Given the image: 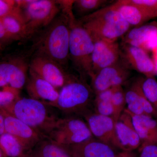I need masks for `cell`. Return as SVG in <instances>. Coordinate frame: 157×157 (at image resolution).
Segmentation results:
<instances>
[{
    "mask_svg": "<svg viewBox=\"0 0 157 157\" xmlns=\"http://www.w3.org/2000/svg\"><path fill=\"white\" fill-rule=\"evenodd\" d=\"M111 6L120 13L131 26H140L151 19L143 9L131 2L130 0L118 1Z\"/></svg>",
    "mask_w": 157,
    "mask_h": 157,
    "instance_id": "cell-21",
    "label": "cell"
},
{
    "mask_svg": "<svg viewBox=\"0 0 157 157\" xmlns=\"http://www.w3.org/2000/svg\"><path fill=\"white\" fill-rule=\"evenodd\" d=\"M113 88L111 102L114 109L113 119L116 122L125 109V93L122 86H115Z\"/></svg>",
    "mask_w": 157,
    "mask_h": 157,
    "instance_id": "cell-26",
    "label": "cell"
},
{
    "mask_svg": "<svg viewBox=\"0 0 157 157\" xmlns=\"http://www.w3.org/2000/svg\"><path fill=\"white\" fill-rule=\"evenodd\" d=\"M6 133L4 123V117L0 110V136Z\"/></svg>",
    "mask_w": 157,
    "mask_h": 157,
    "instance_id": "cell-35",
    "label": "cell"
},
{
    "mask_svg": "<svg viewBox=\"0 0 157 157\" xmlns=\"http://www.w3.org/2000/svg\"><path fill=\"white\" fill-rule=\"evenodd\" d=\"M127 110L134 115H146L157 117V113L144 95L141 86V78L134 81L125 90Z\"/></svg>",
    "mask_w": 157,
    "mask_h": 157,
    "instance_id": "cell-16",
    "label": "cell"
},
{
    "mask_svg": "<svg viewBox=\"0 0 157 157\" xmlns=\"http://www.w3.org/2000/svg\"><path fill=\"white\" fill-rule=\"evenodd\" d=\"M31 151L37 157H73L64 147L47 138L39 142Z\"/></svg>",
    "mask_w": 157,
    "mask_h": 157,
    "instance_id": "cell-23",
    "label": "cell"
},
{
    "mask_svg": "<svg viewBox=\"0 0 157 157\" xmlns=\"http://www.w3.org/2000/svg\"><path fill=\"white\" fill-rule=\"evenodd\" d=\"M70 58L81 74L90 77L94 42L75 16L70 18Z\"/></svg>",
    "mask_w": 157,
    "mask_h": 157,
    "instance_id": "cell-5",
    "label": "cell"
},
{
    "mask_svg": "<svg viewBox=\"0 0 157 157\" xmlns=\"http://www.w3.org/2000/svg\"><path fill=\"white\" fill-rule=\"evenodd\" d=\"M109 3L106 0H76L73 1V11L81 18L106 7Z\"/></svg>",
    "mask_w": 157,
    "mask_h": 157,
    "instance_id": "cell-25",
    "label": "cell"
},
{
    "mask_svg": "<svg viewBox=\"0 0 157 157\" xmlns=\"http://www.w3.org/2000/svg\"><path fill=\"white\" fill-rule=\"evenodd\" d=\"M0 157H4L2 152V150H1V148H0Z\"/></svg>",
    "mask_w": 157,
    "mask_h": 157,
    "instance_id": "cell-37",
    "label": "cell"
},
{
    "mask_svg": "<svg viewBox=\"0 0 157 157\" xmlns=\"http://www.w3.org/2000/svg\"><path fill=\"white\" fill-rule=\"evenodd\" d=\"M16 6V1L0 0V17H2L9 14Z\"/></svg>",
    "mask_w": 157,
    "mask_h": 157,
    "instance_id": "cell-31",
    "label": "cell"
},
{
    "mask_svg": "<svg viewBox=\"0 0 157 157\" xmlns=\"http://www.w3.org/2000/svg\"><path fill=\"white\" fill-rule=\"evenodd\" d=\"M4 117L6 133L14 136L28 154L46 138L43 135L14 116L1 110Z\"/></svg>",
    "mask_w": 157,
    "mask_h": 157,
    "instance_id": "cell-11",
    "label": "cell"
},
{
    "mask_svg": "<svg viewBox=\"0 0 157 157\" xmlns=\"http://www.w3.org/2000/svg\"><path fill=\"white\" fill-rule=\"evenodd\" d=\"M25 157H26V156H25Z\"/></svg>",
    "mask_w": 157,
    "mask_h": 157,
    "instance_id": "cell-39",
    "label": "cell"
},
{
    "mask_svg": "<svg viewBox=\"0 0 157 157\" xmlns=\"http://www.w3.org/2000/svg\"><path fill=\"white\" fill-rule=\"evenodd\" d=\"M140 157H157V145H149L139 150Z\"/></svg>",
    "mask_w": 157,
    "mask_h": 157,
    "instance_id": "cell-33",
    "label": "cell"
},
{
    "mask_svg": "<svg viewBox=\"0 0 157 157\" xmlns=\"http://www.w3.org/2000/svg\"><path fill=\"white\" fill-rule=\"evenodd\" d=\"M129 113L140 139L139 150L147 145H157V121L149 116L134 115Z\"/></svg>",
    "mask_w": 157,
    "mask_h": 157,
    "instance_id": "cell-20",
    "label": "cell"
},
{
    "mask_svg": "<svg viewBox=\"0 0 157 157\" xmlns=\"http://www.w3.org/2000/svg\"><path fill=\"white\" fill-rule=\"evenodd\" d=\"M20 96V90L7 86L0 90V110H3L13 104Z\"/></svg>",
    "mask_w": 157,
    "mask_h": 157,
    "instance_id": "cell-28",
    "label": "cell"
},
{
    "mask_svg": "<svg viewBox=\"0 0 157 157\" xmlns=\"http://www.w3.org/2000/svg\"><path fill=\"white\" fill-rule=\"evenodd\" d=\"M63 146L73 157H116L119 152L113 147L94 137L81 143Z\"/></svg>",
    "mask_w": 157,
    "mask_h": 157,
    "instance_id": "cell-18",
    "label": "cell"
},
{
    "mask_svg": "<svg viewBox=\"0 0 157 157\" xmlns=\"http://www.w3.org/2000/svg\"><path fill=\"white\" fill-rule=\"evenodd\" d=\"M54 108L42 101L20 97L1 110L17 118L47 138L61 118Z\"/></svg>",
    "mask_w": 157,
    "mask_h": 157,
    "instance_id": "cell-2",
    "label": "cell"
},
{
    "mask_svg": "<svg viewBox=\"0 0 157 157\" xmlns=\"http://www.w3.org/2000/svg\"><path fill=\"white\" fill-rule=\"evenodd\" d=\"M47 27L37 43V55L43 56L63 66L67 64L70 58V17L72 9L61 10Z\"/></svg>",
    "mask_w": 157,
    "mask_h": 157,
    "instance_id": "cell-1",
    "label": "cell"
},
{
    "mask_svg": "<svg viewBox=\"0 0 157 157\" xmlns=\"http://www.w3.org/2000/svg\"><path fill=\"white\" fill-rule=\"evenodd\" d=\"M123 37L122 43L152 51L157 45V22L135 27Z\"/></svg>",
    "mask_w": 157,
    "mask_h": 157,
    "instance_id": "cell-17",
    "label": "cell"
},
{
    "mask_svg": "<svg viewBox=\"0 0 157 157\" xmlns=\"http://www.w3.org/2000/svg\"><path fill=\"white\" fill-rule=\"evenodd\" d=\"M0 148L5 157H25L28 154L18 140L9 133L0 136Z\"/></svg>",
    "mask_w": 157,
    "mask_h": 157,
    "instance_id": "cell-24",
    "label": "cell"
},
{
    "mask_svg": "<svg viewBox=\"0 0 157 157\" xmlns=\"http://www.w3.org/2000/svg\"><path fill=\"white\" fill-rule=\"evenodd\" d=\"M130 70L121 60L115 64L100 70L90 78L95 95L111 88L123 86L130 77Z\"/></svg>",
    "mask_w": 157,
    "mask_h": 157,
    "instance_id": "cell-13",
    "label": "cell"
},
{
    "mask_svg": "<svg viewBox=\"0 0 157 157\" xmlns=\"http://www.w3.org/2000/svg\"><path fill=\"white\" fill-rule=\"evenodd\" d=\"M94 42L92 74L90 78L100 70L114 65L120 60V46L118 42L102 40Z\"/></svg>",
    "mask_w": 157,
    "mask_h": 157,
    "instance_id": "cell-14",
    "label": "cell"
},
{
    "mask_svg": "<svg viewBox=\"0 0 157 157\" xmlns=\"http://www.w3.org/2000/svg\"><path fill=\"white\" fill-rule=\"evenodd\" d=\"M141 86L144 95L157 113V81L154 77L141 79Z\"/></svg>",
    "mask_w": 157,
    "mask_h": 157,
    "instance_id": "cell-27",
    "label": "cell"
},
{
    "mask_svg": "<svg viewBox=\"0 0 157 157\" xmlns=\"http://www.w3.org/2000/svg\"><path fill=\"white\" fill-rule=\"evenodd\" d=\"M94 112L101 115L113 118L114 109L111 101H98L94 100Z\"/></svg>",
    "mask_w": 157,
    "mask_h": 157,
    "instance_id": "cell-30",
    "label": "cell"
},
{
    "mask_svg": "<svg viewBox=\"0 0 157 157\" xmlns=\"http://www.w3.org/2000/svg\"><path fill=\"white\" fill-rule=\"evenodd\" d=\"M12 41L7 33L2 17H0V45L4 48L5 45Z\"/></svg>",
    "mask_w": 157,
    "mask_h": 157,
    "instance_id": "cell-32",
    "label": "cell"
},
{
    "mask_svg": "<svg viewBox=\"0 0 157 157\" xmlns=\"http://www.w3.org/2000/svg\"><path fill=\"white\" fill-rule=\"evenodd\" d=\"M29 74L26 89L29 98L46 103L56 101L59 94L57 89L31 70Z\"/></svg>",
    "mask_w": 157,
    "mask_h": 157,
    "instance_id": "cell-19",
    "label": "cell"
},
{
    "mask_svg": "<svg viewBox=\"0 0 157 157\" xmlns=\"http://www.w3.org/2000/svg\"><path fill=\"white\" fill-rule=\"evenodd\" d=\"M143 9L151 18L157 17V0H130Z\"/></svg>",
    "mask_w": 157,
    "mask_h": 157,
    "instance_id": "cell-29",
    "label": "cell"
},
{
    "mask_svg": "<svg viewBox=\"0 0 157 157\" xmlns=\"http://www.w3.org/2000/svg\"><path fill=\"white\" fill-rule=\"evenodd\" d=\"M94 137L87 124L75 116L61 117L47 138L60 145H73Z\"/></svg>",
    "mask_w": 157,
    "mask_h": 157,
    "instance_id": "cell-7",
    "label": "cell"
},
{
    "mask_svg": "<svg viewBox=\"0 0 157 157\" xmlns=\"http://www.w3.org/2000/svg\"><path fill=\"white\" fill-rule=\"evenodd\" d=\"M2 18L7 33L12 41L27 38L25 21L17 3V6L13 11Z\"/></svg>",
    "mask_w": 157,
    "mask_h": 157,
    "instance_id": "cell-22",
    "label": "cell"
},
{
    "mask_svg": "<svg viewBox=\"0 0 157 157\" xmlns=\"http://www.w3.org/2000/svg\"><path fill=\"white\" fill-rule=\"evenodd\" d=\"M94 95L91 86L86 82L75 78L60 89L56 101L45 103L67 116H82L90 109Z\"/></svg>",
    "mask_w": 157,
    "mask_h": 157,
    "instance_id": "cell-4",
    "label": "cell"
},
{
    "mask_svg": "<svg viewBox=\"0 0 157 157\" xmlns=\"http://www.w3.org/2000/svg\"><path fill=\"white\" fill-rule=\"evenodd\" d=\"M137 154L135 151H121L118 153L116 157H137Z\"/></svg>",
    "mask_w": 157,
    "mask_h": 157,
    "instance_id": "cell-34",
    "label": "cell"
},
{
    "mask_svg": "<svg viewBox=\"0 0 157 157\" xmlns=\"http://www.w3.org/2000/svg\"><path fill=\"white\" fill-rule=\"evenodd\" d=\"M29 70L52 85L61 89L76 78L66 73L63 67L51 59L36 55L29 65Z\"/></svg>",
    "mask_w": 157,
    "mask_h": 157,
    "instance_id": "cell-8",
    "label": "cell"
},
{
    "mask_svg": "<svg viewBox=\"0 0 157 157\" xmlns=\"http://www.w3.org/2000/svg\"><path fill=\"white\" fill-rule=\"evenodd\" d=\"M93 41L102 40L116 42L123 37L131 26L111 5L99 9L78 20Z\"/></svg>",
    "mask_w": 157,
    "mask_h": 157,
    "instance_id": "cell-3",
    "label": "cell"
},
{
    "mask_svg": "<svg viewBox=\"0 0 157 157\" xmlns=\"http://www.w3.org/2000/svg\"><path fill=\"white\" fill-rule=\"evenodd\" d=\"M120 46L121 61L129 70H135L145 77H154L157 75L154 62L147 52L123 43Z\"/></svg>",
    "mask_w": 157,
    "mask_h": 157,
    "instance_id": "cell-10",
    "label": "cell"
},
{
    "mask_svg": "<svg viewBox=\"0 0 157 157\" xmlns=\"http://www.w3.org/2000/svg\"><path fill=\"white\" fill-rule=\"evenodd\" d=\"M3 49V47L2 46H1V45H0V51H1L2 50V49Z\"/></svg>",
    "mask_w": 157,
    "mask_h": 157,
    "instance_id": "cell-38",
    "label": "cell"
},
{
    "mask_svg": "<svg viewBox=\"0 0 157 157\" xmlns=\"http://www.w3.org/2000/svg\"><path fill=\"white\" fill-rule=\"evenodd\" d=\"M26 26L28 37L38 30L47 27L60 12L58 1H16Z\"/></svg>",
    "mask_w": 157,
    "mask_h": 157,
    "instance_id": "cell-6",
    "label": "cell"
},
{
    "mask_svg": "<svg viewBox=\"0 0 157 157\" xmlns=\"http://www.w3.org/2000/svg\"><path fill=\"white\" fill-rule=\"evenodd\" d=\"M82 116L85 119L93 137L112 146L116 122L110 117L87 110Z\"/></svg>",
    "mask_w": 157,
    "mask_h": 157,
    "instance_id": "cell-15",
    "label": "cell"
},
{
    "mask_svg": "<svg viewBox=\"0 0 157 157\" xmlns=\"http://www.w3.org/2000/svg\"><path fill=\"white\" fill-rule=\"evenodd\" d=\"M29 65L24 59L14 57L0 61V88H22L26 82Z\"/></svg>",
    "mask_w": 157,
    "mask_h": 157,
    "instance_id": "cell-12",
    "label": "cell"
},
{
    "mask_svg": "<svg viewBox=\"0 0 157 157\" xmlns=\"http://www.w3.org/2000/svg\"><path fill=\"white\" fill-rule=\"evenodd\" d=\"M140 141L132 117L125 109L115 123L112 146L123 151H133L139 148Z\"/></svg>",
    "mask_w": 157,
    "mask_h": 157,
    "instance_id": "cell-9",
    "label": "cell"
},
{
    "mask_svg": "<svg viewBox=\"0 0 157 157\" xmlns=\"http://www.w3.org/2000/svg\"><path fill=\"white\" fill-rule=\"evenodd\" d=\"M25 157H37L35 155H34L33 154V152H32V151L30 152H29L28 154Z\"/></svg>",
    "mask_w": 157,
    "mask_h": 157,
    "instance_id": "cell-36",
    "label": "cell"
}]
</instances>
